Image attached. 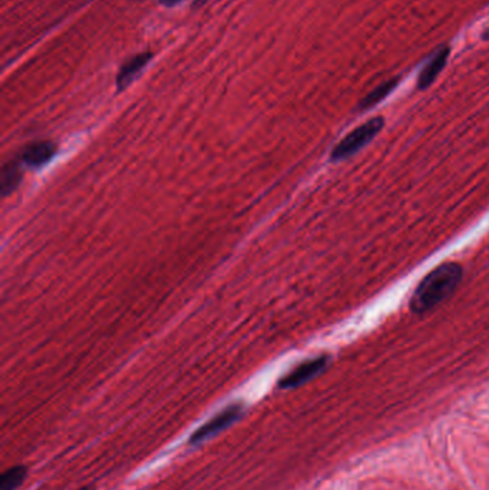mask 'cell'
<instances>
[{
  "label": "cell",
  "instance_id": "obj_1",
  "mask_svg": "<svg viewBox=\"0 0 489 490\" xmlns=\"http://www.w3.org/2000/svg\"><path fill=\"white\" fill-rule=\"evenodd\" d=\"M463 268L458 263H445L438 266L424 277L415 288L410 298V311L425 314L448 300L460 286Z\"/></svg>",
  "mask_w": 489,
  "mask_h": 490
},
{
  "label": "cell",
  "instance_id": "obj_2",
  "mask_svg": "<svg viewBox=\"0 0 489 490\" xmlns=\"http://www.w3.org/2000/svg\"><path fill=\"white\" fill-rule=\"evenodd\" d=\"M385 125L383 118L376 116V118H371L367 122L362 124L356 129H353L351 133H347L342 141L333 148L330 159L333 162H339L343 159H347L353 156L356 152H359L362 148H364L369 142L374 141V139L379 135Z\"/></svg>",
  "mask_w": 489,
  "mask_h": 490
},
{
  "label": "cell",
  "instance_id": "obj_3",
  "mask_svg": "<svg viewBox=\"0 0 489 490\" xmlns=\"http://www.w3.org/2000/svg\"><path fill=\"white\" fill-rule=\"evenodd\" d=\"M243 414H244V406L241 403L227 406L191 434L190 445H200V443L217 436L231 425H234L237 420L243 417Z\"/></svg>",
  "mask_w": 489,
  "mask_h": 490
},
{
  "label": "cell",
  "instance_id": "obj_4",
  "mask_svg": "<svg viewBox=\"0 0 489 490\" xmlns=\"http://www.w3.org/2000/svg\"><path fill=\"white\" fill-rule=\"evenodd\" d=\"M329 366V357L328 356H320L312 360H307L305 363L298 364L294 367L290 373L278 382V387L280 389H296L298 386L306 384L307 382L313 380L319 375L328 368Z\"/></svg>",
  "mask_w": 489,
  "mask_h": 490
},
{
  "label": "cell",
  "instance_id": "obj_5",
  "mask_svg": "<svg viewBox=\"0 0 489 490\" xmlns=\"http://www.w3.org/2000/svg\"><path fill=\"white\" fill-rule=\"evenodd\" d=\"M56 155V147L51 141L32 142L22 152V162L31 168L46 165Z\"/></svg>",
  "mask_w": 489,
  "mask_h": 490
},
{
  "label": "cell",
  "instance_id": "obj_6",
  "mask_svg": "<svg viewBox=\"0 0 489 490\" xmlns=\"http://www.w3.org/2000/svg\"><path fill=\"white\" fill-rule=\"evenodd\" d=\"M449 48L445 46V48H440L433 56L432 59L424 66L422 72L419 74L417 76V88L421 90L428 89L439 76V74L444 71V67L447 66L448 58H449Z\"/></svg>",
  "mask_w": 489,
  "mask_h": 490
},
{
  "label": "cell",
  "instance_id": "obj_7",
  "mask_svg": "<svg viewBox=\"0 0 489 490\" xmlns=\"http://www.w3.org/2000/svg\"><path fill=\"white\" fill-rule=\"evenodd\" d=\"M152 59V54L151 52H144V54H138L134 58L128 59L120 69V74L116 76V86H118L120 90L125 89L127 86H129V83L135 79V76L143 71L145 67V65Z\"/></svg>",
  "mask_w": 489,
  "mask_h": 490
},
{
  "label": "cell",
  "instance_id": "obj_8",
  "mask_svg": "<svg viewBox=\"0 0 489 490\" xmlns=\"http://www.w3.org/2000/svg\"><path fill=\"white\" fill-rule=\"evenodd\" d=\"M398 83H399L398 79H390V81L379 85L378 88H375L374 90H371L369 95L360 102L359 109L360 111H367L370 108L376 106L379 102H382L385 98H387L390 95V93L393 92V89L398 86Z\"/></svg>",
  "mask_w": 489,
  "mask_h": 490
},
{
  "label": "cell",
  "instance_id": "obj_9",
  "mask_svg": "<svg viewBox=\"0 0 489 490\" xmlns=\"http://www.w3.org/2000/svg\"><path fill=\"white\" fill-rule=\"evenodd\" d=\"M20 170L17 162H8L2 170V182H0V188H2V194L8 195L13 190H16V186L20 182Z\"/></svg>",
  "mask_w": 489,
  "mask_h": 490
},
{
  "label": "cell",
  "instance_id": "obj_10",
  "mask_svg": "<svg viewBox=\"0 0 489 490\" xmlns=\"http://www.w3.org/2000/svg\"><path fill=\"white\" fill-rule=\"evenodd\" d=\"M25 466H13L0 476V490H15L26 479Z\"/></svg>",
  "mask_w": 489,
  "mask_h": 490
},
{
  "label": "cell",
  "instance_id": "obj_11",
  "mask_svg": "<svg viewBox=\"0 0 489 490\" xmlns=\"http://www.w3.org/2000/svg\"><path fill=\"white\" fill-rule=\"evenodd\" d=\"M159 2L162 5H166V6H174V5L179 3V2H182V0H159Z\"/></svg>",
  "mask_w": 489,
  "mask_h": 490
},
{
  "label": "cell",
  "instance_id": "obj_12",
  "mask_svg": "<svg viewBox=\"0 0 489 490\" xmlns=\"http://www.w3.org/2000/svg\"><path fill=\"white\" fill-rule=\"evenodd\" d=\"M208 2V0H195V3H194V6H197V8H200V6H202V5H205Z\"/></svg>",
  "mask_w": 489,
  "mask_h": 490
},
{
  "label": "cell",
  "instance_id": "obj_13",
  "mask_svg": "<svg viewBox=\"0 0 489 490\" xmlns=\"http://www.w3.org/2000/svg\"><path fill=\"white\" fill-rule=\"evenodd\" d=\"M482 39H483V40H489V28L483 31V33H482Z\"/></svg>",
  "mask_w": 489,
  "mask_h": 490
},
{
  "label": "cell",
  "instance_id": "obj_14",
  "mask_svg": "<svg viewBox=\"0 0 489 490\" xmlns=\"http://www.w3.org/2000/svg\"><path fill=\"white\" fill-rule=\"evenodd\" d=\"M79 490H94V487H92V486H85V487H82V489H79Z\"/></svg>",
  "mask_w": 489,
  "mask_h": 490
}]
</instances>
